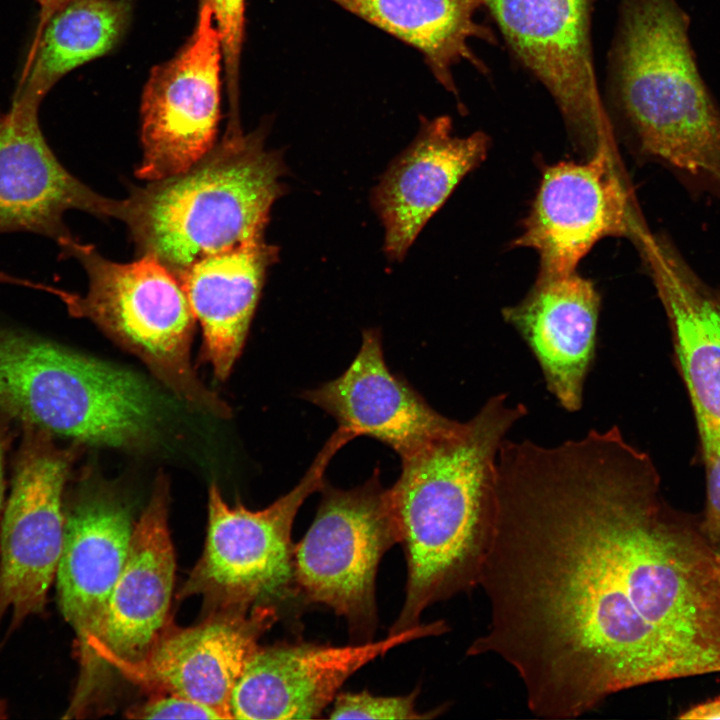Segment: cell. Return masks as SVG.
<instances>
[{"instance_id":"obj_1","label":"cell","mask_w":720,"mask_h":720,"mask_svg":"<svg viewBox=\"0 0 720 720\" xmlns=\"http://www.w3.org/2000/svg\"><path fill=\"white\" fill-rule=\"evenodd\" d=\"M659 484L616 425L551 447L500 444L478 584L489 622L467 653L509 664L535 716L575 718L617 692L690 677Z\"/></svg>"},{"instance_id":"obj_2","label":"cell","mask_w":720,"mask_h":720,"mask_svg":"<svg viewBox=\"0 0 720 720\" xmlns=\"http://www.w3.org/2000/svg\"><path fill=\"white\" fill-rule=\"evenodd\" d=\"M527 412L507 394L494 395L469 421L401 459L389 495L407 582L388 634L419 625L429 606L478 586L491 537L498 449Z\"/></svg>"},{"instance_id":"obj_3","label":"cell","mask_w":720,"mask_h":720,"mask_svg":"<svg viewBox=\"0 0 720 720\" xmlns=\"http://www.w3.org/2000/svg\"><path fill=\"white\" fill-rule=\"evenodd\" d=\"M264 128L244 134L228 125L190 168L121 200L118 219L140 256L156 258L179 279L203 258L264 237L272 205L287 191L282 153L266 149Z\"/></svg>"},{"instance_id":"obj_4","label":"cell","mask_w":720,"mask_h":720,"mask_svg":"<svg viewBox=\"0 0 720 720\" xmlns=\"http://www.w3.org/2000/svg\"><path fill=\"white\" fill-rule=\"evenodd\" d=\"M676 0H622L618 99L640 151L720 200V108L701 77Z\"/></svg>"},{"instance_id":"obj_5","label":"cell","mask_w":720,"mask_h":720,"mask_svg":"<svg viewBox=\"0 0 720 720\" xmlns=\"http://www.w3.org/2000/svg\"><path fill=\"white\" fill-rule=\"evenodd\" d=\"M0 411L83 446L152 445L168 416L142 376L0 322Z\"/></svg>"},{"instance_id":"obj_6","label":"cell","mask_w":720,"mask_h":720,"mask_svg":"<svg viewBox=\"0 0 720 720\" xmlns=\"http://www.w3.org/2000/svg\"><path fill=\"white\" fill-rule=\"evenodd\" d=\"M88 278L83 295L50 287L73 317L86 318L136 355L191 408L217 417L231 409L198 379L190 359L196 318L179 279L150 255L129 263L103 257L72 236L57 243Z\"/></svg>"},{"instance_id":"obj_7","label":"cell","mask_w":720,"mask_h":720,"mask_svg":"<svg viewBox=\"0 0 720 720\" xmlns=\"http://www.w3.org/2000/svg\"><path fill=\"white\" fill-rule=\"evenodd\" d=\"M354 438L351 431L338 427L299 483L261 510L241 503L230 506L212 484L205 547L177 599L200 595L207 614L299 602L291 538L295 517L309 495L324 485L333 456Z\"/></svg>"},{"instance_id":"obj_8","label":"cell","mask_w":720,"mask_h":720,"mask_svg":"<svg viewBox=\"0 0 720 720\" xmlns=\"http://www.w3.org/2000/svg\"><path fill=\"white\" fill-rule=\"evenodd\" d=\"M316 516L294 545V581L304 605L345 619L352 643L373 640L378 625L376 575L384 554L400 542L389 489L379 470L352 489L324 483Z\"/></svg>"},{"instance_id":"obj_9","label":"cell","mask_w":720,"mask_h":720,"mask_svg":"<svg viewBox=\"0 0 720 720\" xmlns=\"http://www.w3.org/2000/svg\"><path fill=\"white\" fill-rule=\"evenodd\" d=\"M12 479L0 525V623L8 632L41 614L56 575L65 532V490L83 445L19 426Z\"/></svg>"},{"instance_id":"obj_10","label":"cell","mask_w":720,"mask_h":720,"mask_svg":"<svg viewBox=\"0 0 720 720\" xmlns=\"http://www.w3.org/2000/svg\"><path fill=\"white\" fill-rule=\"evenodd\" d=\"M169 487L160 476L132 532L123 569L108 599L100 628L79 659V677L68 706L91 709L112 660L142 659L169 623L175 552L168 527Z\"/></svg>"},{"instance_id":"obj_11","label":"cell","mask_w":720,"mask_h":720,"mask_svg":"<svg viewBox=\"0 0 720 720\" xmlns=\"http://www.w3.org/2000/svg\"><path fill=\"white\" fill-rule=\"evenodd\" d=\"M223 50L210 7L200 2L190 38L153 68L141 101L142 160L136 175L155 181L179 174L215 145Z\"/></svg>"},{"instance_id":"obj_12","label":"cell","mask_w":720,"mask_h":720,"mask_svg":"<svg viewBox=\"0 0 720 720\" xmlns=\"http://www.w3.org/2000/svg\"><path fill=\"white\" fill-rule=\"evenodd\" d=\"M595 0H483L519 60L550 91L576 140L607 148L609 125L592 60Z\"/></svg>"},{"instance_id":"obj_13","label":"cell","mask_w":720,"mask_h":720,"mask_svg":"<svg viewBox=\"0 0 720 720\" xmlns=\"http://www.w3.org/2000/svg\"><path fill=\"white\" fill-rule=\"evenodd\" d=\"M278 616L276 606L258 605L212 612L187 628L169 622L142 659L112 660L108 666L151 694L184 696L233 719L234 687Z\"/></svg>"},{"instance_id":"obj_14","label":"cell","mask_w":720,"mask_h":720,"mask_svg":"<svg viewBox=\"0 0 720 720\" xmlns=\"http://www.w3.org/2000/svg\"><path fill=\"white\" fill-rule=\"evenodd\" d=\"M444 621L345 646L279 642L258 647L234 687L233 719H314L359 669L407 642L442 634Z\"/></svg>"},{"instance_id":"obj_15","label":"cell","mask_w":720,"mask_h":720,"mask_svg":"<svg viewBox=\"0 0 720 720\" xmlns=\"http://www.w3.org/2000/svg\"><path fill=\"white\" fill-rule=\"evenodd\" d=\"M607 149L584 162L547 167L515 245L534 249L545 274L574 272L600 239L635 232Z\"/></svg>"},{"instance_id":"obj_16","label":"cell","mask_w":720,"mask_h":720,"mask_svg":"<svg viewBox=\"0 0 720 720\" xmlns=\"http://www.w3.org/2000/svg\"><path fill=\"white\" fill-rule=\"evenodd\" d=\"M39 107L12 100L0 114V233H36L59 243L71 237L67 211L118 219L121 200L101 196L67 171L42 133Z\"/></svg>"},{"instance_id":"obj_17","label":"cell","mask_w":720,"mask_h":720,"mask_svg":"<svg viewBox=\"0 0 720 720\" xmlns=\"http://www.w3.org/2000/svg\"><path fill=\"white\" fill-rule=\"evenodd\" d=\"M65 499V532L56 570L59 608L76 635L78 659L96 638L123 569L134 523L129 505L90 478Z\"/></svg>"},{"instance_id":"obj_18","label":"cell","mask_w":720,"mask_h":720,"mask_svg":"<svg viewBox=\"0 0 720 720\" xmlns=\"http://www.w3.org/2000/svg\"><path fill=\"white\" fill-rule=\"evenodd\" d=\"M356 437L369 436L407 458L459 424L435 411L384 358L381 333L366 329L360 349L339 377L302 393Z\"/></svg>"},{"instance_id":"obj_19","label":"cell","mask_w":720,"mask_h":720,"mask_svg":"<svg viewBox=\"0 0 720 720\" xmlns=\"http://www.w3.org/2000/svg\"><path fill=\"white\" fill-rule=\"evenodd\" d=\"M488 137L454 136L451 120L422 121L413 142L388 166L371 194L384 227V251L401 261L462 178L486 157Z\"/></svg>"},{"instance_id":"obj_20","label":"cell","mask_w":720,"mask_h":720,"mask_svg":"<svg viewBox=\"0 0 720 720\" xmlns=\"http://www.w3.org/2000/svg\"><path fill=\"white\" fill-rule=\"evenodd\" d=\"M599 311L600 296L593 283L574 271L540 273L528 295L502 312L534 355L548 391L568 412L583 405Z\"/></svg>"},{"instance_id":"obj_21","label":"cell","mask_w":720,"mask_h":720,"mask_svg":"<svg viewBox=\"0 0 720 720\" xmlns=\"http://www.w3.org/2000/svg\"><path fill=\"white\" fill-rule=\"evenodd\" d=\"M665 308L695 416L720 424V286L707 284L664 238L637 234Z\"/></svg>"},{"instance_id":"obj_22","label":"cell","mask_w":720,"mask_h":720,"mask_svg":"<svg viewBox=\"0 0 720 720\" xmlns=\"http://www.w3.org/2000/svg\"><path fill=\"white\" fill-rule=\"evenodd\" d=\"M278 247L264 237L203 258L179 278L202 328V359L224 381L239 358Z\"/></svg>"},{"instance_id":"obj_23","label":"cell","mask_w":720,"mask_h":720,"mask_svg":"<svg viewBox=\"0 0 720 720\" xmlns=\"http://www.w3.org/2000/svg\"><path fill=\"white\" fill-rule=\"evenodd\" d=\"M133 0H71L36 30L13 100L40 105L66 74L118 46Z\"/></svg>"},{"instance_id":"obj_24","label":"cell","mask_w":720,"mask_h":720,"mask_svg":"<svg viewBox=\"0 0 720 720\" xmlns=\"http://www.w3.org/2000/svg\"><path fill=\"white\" fill-rule=\"evenodd\" d=\"M420 50L437 79L455 88L453 65L468 60L483 65L469 50L470 38L493 42L492 31L473 19L483 0H332Z\"/></svg>"},{"instance_id":"obj_25","label":"cell","mask_w":720,"mask_h":720,"mask_svg":"<svg viewBox=\"0 0 720 720\" xmlns=\"http://www.w3.org/2000/svg\"><path fill=\"white\" fill-rule=\"evenodd\" d=\"M207 4L219 31L229 111H239V74L244 41L245 0H200Z\"/></svg>"},{"instance_id":"obj_26","label":"cell","mask_w":720,"mask_h":720,"mask_svg":"<svg viewBox=\"0 0 720 720\" xmlns=\"http://www.w3.org/2000/svg\"><path fill=\"white\" fill-rule=\"evenodd\" d=\"M418 689L403 696H376L369 691L339 692L330 719H428L442 709L422 713L416 709Z\"/></svg>"},{"instance_id":"obj_27","label":"cell","mask_w":720,"mask_h":720,"mask_svg":"<svg viewBox=\"0 0 720 720\" xmlns=\"http://www.w3.org/2000/svg\"><path fill=\"white\" fill-rule=\"evenodd\" d=\"M707 477L706 506L699 527L720 552V424L695 416Z\"/></svg>"},{"instance_id":"obj_28","label":"cell","mask_w":720,"mask_h":720,"mask_svg":"<svg viewBox=\"0 0 720 720\" xmlns=\"http://www.w3.org/2000/svg\"><path fill=\"white\" fill-rule=\"evenodd\" d=\"M137 719H223L211 707L176 694H151L141 705L127 711Z\"/></svg>"},{"instance_id":"obj_29","label":"cell","mask_w":720,"mask_h":720,"mask_svg":"<svg viewBox=\"0 0 720 720\" xmlns=\"http://www.w3.org/2000/svg\"><path fill=\"white\" fill-rule=\"evenodd\" d=\"M19 432L18 424L6 413L0 411V525L6 503V459Z\"/></svg>"},{"instance_id":"obj_30","label":"cell","mask_w":720,"mask_h":720,"mask_svg":"<svg viewBox=\"0 0 720 720\" xmlns=\"http://www.w3.org/2000/svg\"><path fill=\"white\" fill-rule=\"evenodd\" d=\"M677 717L689 720L720 719V697L692 706Z\"/></svg>"},{"instance_id":"obj_31","label":"cell","mask_w":720,"mask_h":720,"mask_svg":"<svg viewBox=\"0 0 720 720\" xmlns=\"http://www.w3.org/2000/svg\"><path fill=\"white\" fill-rule=\"evenodd\" d=\"M39 6L37 29L42 27L49 17L61 6L71 0H35Z\"/></svg>"},{"instance_id":"obj_32","label":"cell","mask_w":720,"mask_h":720,"mask_svg":"<svg viewBox=\"0 0 720 720\" xmlns=\"http://www.w3.org/2000/svg\"><path fill=\"white\" fill-rule=\"evenodd\" d=\"M0 282L23 285L25 280L0 272Z\"/></svg>"},{"instance_id":"obj_33","label":"cell","mask_w":720,"mask_h":720,"mask_svg":"<svg viewBox=\"0 0 720 720\" xmlns=\"http://www.w3.org/2000/svg\"><path fill=\"white\" fill-rule=\"evenodd\" d=\"M7 706L4 701L0 700V719L7 717Z\"/></svg>"}]
</instances>
